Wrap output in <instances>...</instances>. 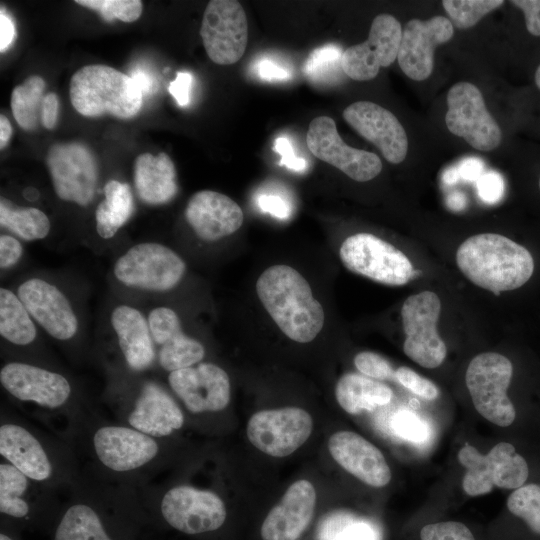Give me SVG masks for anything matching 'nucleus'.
Wrapping results in <instances>:
<instances>
[{"label":"nucleus","mask_w":540,"mask_h":540,"mask_svg":"<svg viewBox=\"0 0 540 540\" xmlns=\"http://www.w3.org/2000/svg\"><path fill=\"white\" fill-rule=\"evenodd\" d=\"M172 440L147 435L97 410L82 424L73 446L83 469L139 489L159 479L171 463Z\"/></svg>","instance_id":"1"},{"label":"nucleus","mask_w":540,"mask_h":540,"mask_svg":"<svg viewBox=\"0 0 540 540\" xmlns=\"http://www.w3.org/2000/svg\"><path fill=\"white\" fill-rule=\"evenodd\" d=\"M150 529L137 489L82 468L50 535L51 540H144Z\"/></svg>","instance_id":"2"},{"label":"nucleus","mask_w":540,"mask_h":540,"mask_svg":"<svg viewBox=\"0 0 540 540\" xmlns=\"http://www.w3.org/2000/svg\"><path fill=\"white\" fill-rule=\"evenodd\" d=\"M0 383L22 414L72 445L82 424L98 410L81 397L65 374L36 363L5 362Z\"/></svg>","instance_id":"3"},{"label":"nucleus","mask_w":540,"mask_h":540,"mask_svg":"<svg viewBox=\"0 0 540 540\" xmlns=\"http://www.w3.org/2000/svg\"><path fill=\"white\" fill-rule=\"evenodd\" d=\"M0 455L28 478L62 494L82 474L70 442L7 406L0 411Z\"/></svg>","instance_id":"4"},{"label":"nucleus","mask_w":540,"mask_h":540,"mask_svg":"<svg viewBox=\"0 0 540 540\" xmlns=\"http://www.w3.org/2000/svg\"><path fill=\"white\" fill-rule=\"evenodd\" d=\"M150 526L163 525L186 535L219 530L227 519V507L211 489L157 479L137 489Z\"/></svg>","instance_id":"5"},{"label":"nucleus","mask_w":540,"mask_h":540,"mask_svg":"<svg viewBox=\"0 0 540 540\" xmlns=\"http://www.w3.org/2000/svg\"><path fill=\"white\" fill-rule=\"evenodd\" d=\"M256 292L267 313L291 340L308 343L322 330L324 309L295 268L282 264L270 266L259 276Z\"/></svg>","instance_id":"6"},{"label":"nucleus","mask_w":540,"mask_h":540,"mask_svg":"<svg viewBox=\"0 0 540 540\" xmlns=\"http://www.w3.org/2000/svg\"><path fill=\"white\" fill-rule=\"evenodd\" d=\"M456 264L473 284L499 295L523 286L534 272V259L510 238L481 233L467 238L456 251Z\"/></svg>","instance_id":"7"},{"label":"nucleus","mask_w":540,"mask_h":540,"mask_svg":"<svg viewBox=\"0 0 540 540\" xmlns=\"http://www.w3.org/2000/svg\"><path fill=\"white\" fill-rule=\"evenodd\" d=\"M106 404L112 419L156 438L173 439L185 425V414L176 397L153 379L114 381Z\"/></svg>","instance_id":"8"},{"label":"nucleus","mask_w":540,"mask_h":540,"mask_svg":"<svg viewBox=\"0 0 540 540\" xmlns=\"http://www.w3.org/2000/svg\"><path fill=\"white\" fill-rule=\"evenodd\" d=\"M69 95L74 109L85 117L110 114L130 119L143 104V93L131 76L101 64L77 70L70 80Z\"/></svg>","instance_id":"9"},{"label":"nucleus","mask_w":540,"mask_h":540,"mask_svg":"<svg viewBox=\"0 0 540 540\" xmlns=\"http://www.w3.org/2000/svg\"><path fill=\"white\" fill-rule=\"evenodd\" d=\"M65 495L33 481L9 462L1 460V520L19 529L50 534Z\"/></svg>","instance_id":"10"},{"label":"nucleus","mask_w":540,"mask_h":540,"mask_svg":"<svg viewBox=\"0 0 540 540\" xmlns=\"http://www.w3.org/2000/svg\"><path fill=\"white\" fill-rule=\"evenodd\" d=\"M185 271V261L174 250L157 242L131 246L113 266L118 282L129 288L152 292L173 289Z\"/></svg>","instance_id":"11"},{"label":"nucleus","mask_w":540,"mask_h":540,"mask_svg":"<svg viewBox=\"0 0 540 540\" xmlns=\"http://www.w3.org/2000/svg\"><path fill=\"white\" fill-rule=\"evenodd\" d=\"M513 375L511 361L495 352H484L469 363L465 382L473 405L485 419L500 427L511 425L516 417L507 389Z\"/></svg>","instance_id":"12"},{"label":"nucleus","mask_w":540,"mask_h":540,"mask_svg":"<svg viewBox=\"0 0 540 540\" xmlns=\"http://www.w3.org/2000/svg\"><path fill=\"white\" fill-rule=\"evenodd\" d=\"M339 256L347 270L388 286H403L420 273L402 251L370 233L347 237Z\"/></svg>","instance_id":"13"},{"label":"nucleus","mask_w":540,"mask_h":540,"mask_svg":"<svg viewBox=\"0 0 540 540\" xmlns=\"http://www.w3.org/2000/svg\"><path fill=\"white\" fill-rule=\"evenodd\" d=\"M458 460L466 468L462 487L470 496L489 493L494 487L517 489L529 475L526 460L507 442L496 444L487 454L466 444L459 450Z\"/></svg>","instance_id":"14"},{"label":"nucleus","mask_w":540,"mask_h":540,"mask_svg":"<svg viewBox=\"0 0 540 540\" xmlns=\"http://www.w3.org/2000/svg\"><path fill=\"white\" fill-rule=\"evenodd\" d=\"M440 313L438 295L428 290L410 295L401 308L405 334L403 351L424 368L439 367L447 354L445 342L437 331Z\"/></svg>","instance_id":"15"},{"label":"nucleus","mask_w":540,"mask_h":540,"mask_svg":"<svg viewBox=\"0 0 540 540\" xmlns=\"http://www.w3.org/2000/svg\"><path fill=\"white\" fill-rule=\"evenodd\" d=\"M46 165L57 196L79 206L94 198L99 169L91 149L80 142L56 143L46 156Z\"/></svg>","instance_id":"16"},{"label":"nucleus","mask_w":540,"mask_h":540,"mask_svg":"<svg viewBox=\"0 0 540 540\" xmlns=\"http://www.w3.org/2000/svg\"><path fill=\"white\" fill-rule=\"evenodd\" d=\"M445 121L448 130L473 148L490 151L502 140L501 129L488 112L480 90L472 83L458 82L447 94Z\"/></svg>","instance_id":"17"},{"label":"nucleus","mask_w":540,"mask_h":540,"mask_svg":"<svg viewBox=\"0 0 540 540\" xmlns=\"http://www.w3.org/2000/svg\"><path fill=\"white\" fill-rule=\"evenodd\" d=\"M200 36L210 60L219 65L236 63L244 55L248 25L242 5L235 0H212L207 4Z\"/></svg>","instance_id":"18"},{"label":"nucleus","mask_w":540,"mask_h":540,"mask_svg":"<svg viewBox=\"0 0 540 540\" xmlns=\"http://www.w3.org/2000/svg\"><path fill=\"white\" fill-rule=\"evenodd\" d=\"M311 415L298 407L262 410L248 421L249 441L261 452L272 457H285L301 447L311 435Z\"/></svg>","instance_id":"19"},{"label":"nucleus","mask_w":540,"mask_h":540,"mask_svg":"<svg viewBox=\"0 0 540 540\" xmlns=\"http://www.w3.org/2000/svg\"><path fill=\"white\" fill-rule=\"evenodd\" d=\"M167 382L173 395L190 414L218 413L230 403V378L217 364L200 362L170 372Z\"/></svg>","instance_id":"20"},{"label":"nucleus","mask_w":540,"mask_h":540,"mask_svg":"<svg viewBox=\"0 0 540 540\" xmlns=\"http://www.w3.org/2000/svg\"><path fill=\"white\" fill-rule=\"evenodd\" d=\"M306 142L316 158L336 167L355 181L372 180L382 170V162L376 154L353 148L343 141L331 117L314 118L309 124Z\"/></svg>","instance_id":"21"},{"label":"nucleus","mask_w":540,"mask_h":540,"mask_svg":"<svg viewBox=\"0 0 540 540\" xmlns=\"http://www.w3.org/2000/svg\"><path fill=\"white\" fill-rule=\"evenodd\" d=\"M401 36L399 21L390 14H379L372 21L367 40L343 52V72L356 81L375 78L381 67H388L397 59Z\"/></svg>","instance_id":"22"},{"label":"nucleus","mask_w":540,"mask_h":540,"mask_svg":"<svg viewBox=\"0 0 540 540\" xmlns=\"http://www.w3.org/2000/svg\"><path fill=\"white\" fill-rule=\"evenodd\" d=\"M17 295L33 320L53 339L66 342L78 332V319L66 295L45 279L23 281Z\"/></svg>","instance_id":"23"},{"label":"nucleus","mask_w":540,"mask_h":540,"mask_svg":"<svg viewBox=\"0 0 540 540\" xmlns=\"http://www.w3.org/2000/svg\"><path fill=\"white\" fill-rule=\"evenodd\" d=\"M453 33L452 22L443 16L408 21L402 30L397 56L403 73L415 81L427 79L433 70L435 48L449 41Z\"/></svg>","instance_id":"24"},{"label":"nucleus","mask_w":540,"mask_h":540,"mask_svg":"<svg viewBox=\"0 0 540 540\" xmlns=\"http://www.w3.org/2000/svg\"><path fill=\"white\" fill-rule=\"evenodd\" d=\"M343 118L360 136L373 143L388 162L399 164L405 159L406 132L386 108L370 101H357L345 108Z\"/></svg>","instance_id":"25"},{"label":"nucleus","mask_w":540,"mask_h":540,"mask_svg":"<svg viewBox=\"0 0 540 540\" xmlns=\"http://www.w3.org/2000/svg\"><path fill=\"white\" fill-rule=\"evenodd\" d=\"M151 336L157 350V363L168 373L200 363L206 354L204 345L188 335L172 308L160 306L148 316Z\"/></svg>","instance_id":"26"},{"label":"nucleus","mask_w":540,"mask_h":540,"mask_svg":"<svg viewBox=\"0 0 540 540\" xmlns=\"http://www.w3.org/2000/svg\"><path fill=\"white\" fill-rule=\"evenodd\" d=\"M185 218L201 240L214 242L235 233L243 224L244 214L229 196L201 190L189 199Z\"/></svg>","instance_id":"27"},{"label":"nucleus","mask_w":540,"mask_h":540,"mask_svg":"<svg viewBox=\"0 0 540 540\" xmlns=\"http://www.w3.org/2000/svg\"><path fill=\"white\" fill-rule=\"evenodd\" d=\"M316 492L305 479L294 482L280 502L267 514L261 526L263 540H298L314 514Z\"/></svg>","instance_id":"28"},{"label":"nucleus","mask_w":540,"mask_h":540,"mask_svg":"<svg viewBox=\"0 0 540 540\" xmlns=\"http://www.w3.org/2000/svg\"><path fill=\"white\" fill-rule=\"evenodd\" d=\"M110 322L128 371L144 373L157 363V350L148 319L137 308L120 304L111 312Z\"/></svg>","instance_id":"29"},{"label":"nucleus","mask_w":540,"mask_h":540,"mask_svg":"<svg viewBox=\"0 0 540 540\" xmlns=\"http://www.w3.org/2000/svg\"><path fill=\"white\" fill-rule=\"evenodd\" d=\"M332 458L347 472L373 487H383L391 479V471L382 452L352 431L334 433L328 441Z\"/></svg>","instance_id":"30"},{"label":"nucleus","mask_w":540,"mask_h":540,"mask_svg":"<svg viewBox=\"0 0 540 540\" xmlns=\"http://www.w3.org/2000/svg\"><path fill=\"white\" fill-rule=\"evenodd\" d=\"M133 181L138 197L146 204L161 205L172 200L177 191L176 170L164 152L143 153L133 165Z\"/></svg>","instance_id":"31"},{"label":"nucleus","mask_w":540,"mask_h":540,"mask_svg":"<svg viewBox=\"0 0 540 540\" xmlns=\"http://www.w3.org/2000/svg\"><path fill=\"white\" fill-rule=\"evenodd\" d=\"M392 396L393 392L386 384L355 373L341 376L335 387L338 404L352 415L384 406Z\"/></svg>","instance_id":"32"},{"label":"nucleus","mask_w":540,"mask_h":540,"mask_svg":"<svg viewBox=\"0 0 540 540\" xmlns=\"http://www.w3.org/2000/svg\"><path fill=\"white\" fill-rule=\"evenodd\" d=\"M104 196L95 212L96 231L101 238L110 239L132 216L133 195L129 184L110 180L104 186Z\"/></svg>","instance_id":"33"},{"label":"nucleus","mask_w":540,"mask_h":540,"mask_svg":"<svg viewBox=\"0 0 540 540\" xmlns=\"http://www.w3.org/2000/svg\"><path fill=\"white\" fill-rule=\"evenodd\" d=\"M35 321L17 293L0 289V335L10 344L26 347L35 342L37 329Z\"/></svg>","instance_id":"34"},{"label":"nucleus","mask_w":540,"mask_h":540,"mask_svg":"<svg viewBox=\"0 0 540 540\" xmlns=\"http://www.w3.org/2000/svg\"><path fill=\"white\" fill-rule=\"evenodd\" d=\"M316 534L318 540H382L381 530L372 520L343 510L326 515Z\"/></svg>","instance_id":"35"},{"label":"nucleus","mask_w":540,"mask_h":540,"mask_svg":"<svg viewBox=\"0 0 540 540\" xmlns=\"http://www.w3.org/2000/svg\"><path fill=\"white\" fill-rule=\"evenodd\" d=\"M0 225L25 241L44 239L50 232L48 216L35 207H19L7 198L0 200Z\"/></svg>","instance_id":"36"},{"label":"nucleus","mask_w":540,"mask_h":540,"mask_svg":"<svg viewBox=\"0 0 540 540\" xmlns=\"http://www.w3.org/2000/svg\"><path fill=\"white\" fill-rule=\"evenodd\" d=\"M45 81L32 75L16 86L11 93V110L17 124L26 131H32L41 122Z\"/></svg>","instance_id":"37"},{"label":"nucleus","mask_w":540,"mask_h":540,"mask_svg":"<svg viewBox=\"0 0 540 540\" xmlns=\"http://www.w3.org/2000/svg\"><path fill=\"white\" fill-rule=\"evenodd\" d=\"M342 49L335 44L321 46L309 55L304 73L314 83H332L340 77Z\"/></svg>","instance_id":"38"},{"label":"nucleus","mask_w":540,"mask_h":540,"mask_svg":"<svg viewBox=\"0 0 540 540\" xmlns=\"http://www.w3.org/2000/svg\"><path fill=\"white\" fill-rule=\"evenodd\" d=\"M511 514L522 519L529 529L540 535V486L527 484L517 488L507 499Z\"/></svg>","instance_id":"39"},{"label":"nucleus","mask_w":540,"mask_h":540,"mask_svg":"<svg viewBox=\"0 0 540 540\" xmlns=\"http://www.w3.org/2000/svg\"><path fill=\"white\" fill-rule=\"evenodd\" d=\"M502 0H444L442 5L454 24L459 29H467L477 24L480 19L500 7Z\"/></svg>","instance_id":"40"},{"label":"nucleus","mask_w":540,"mask_h":540,"mask_svg":"<svg viewBox=\"0 0 540 540\" xmlns=\"http://www.w3.org/2000/svg\"><path fill=\"white\" fill-rule=\"evenodd\" d=\"M76 4L96 11L106 22L118 19L134 22L142 13V1L139 0H76Z\"/></svg>","instance_id":"41"},{"label":"nucleus","mask_w":540,"mask_h":540,"mask_svg":"<svg viewBox=\"0 0 540 540\" xmlns=\"http://www.w3.org/2000/svg\"><path fill=\"white\" fill-rule=\"evenodd\" d=\"M391 428L400 438L412 443H423L430 437L428 424L410 410H400L392 418Z\"/></svg>","instance_id":"42"},{"label":"nucleus","mask_w":540,"mask_h":540,"mask_svg":"<svg viewBox=\"0 0 540 540\" xmlns=\"http://www.w3.org/2000/svg\"><path fill=\"white\" fill-rule=\"evenodd\" d=\"M356 368L363 375L375 380L395 379V371L383 356L370 351H363L354 357Z\"/></svg>","instance_id":"43"},{"label":"nucleus","mask_w":540,"mask_h":540,"mask_svg":"<svg viewBox=\"0 0 540 540\" xmlns=\"http://www.w3.org/2000/svg\"><path fill=\"white\" fill-rule=\"evenodd\" d=\"M421 540H475L472 532L463 523L443 521L427 524L420 531Z\"/></svg>","instance_id":"44"},{"label":"nucleus","mask_w":540,"mask_h":540,"mask_svg":"<svg viewBox=\"0 0 540 540\" xmlns=\"http://www.w3.org/2000/svg\"><path fill=\"white\" fill-rule=\"evenodd\" d=\"M395 380L402 386L427 400H434L439 396L438 387L429 379L422 377L411 368L402 366L395 371Z\"/></svg>","instance_id":"45"},{"label":"nucleus","mask_w":540,"mask_h":540,"mask_svg":"<svg viewBox=\"0 0 540 540\" xmlns=\"http://www.w3.org/2000/svg\"><path fill=\"white\" fill-rule=\"evenodd\" d=\"M478 194L488 203L497 202L504 193V182L501 175L495 171L483 173L477 182Z\"/></svg>","instance_id":"46"},{"label":"nucleus","mask_w":540,"mask_h":540,"mask_svg":"<svg viewBox=\"0 0 540 540\" xmlns=\"http://www.w3.org/2000/svg\"><path fill=\"white\" fill-rule=\"evenodd\" d=\"M23 255L21 242L12 235L2 234L0 236V267L9 269L16 265Z\"/></svg>","instance_id":"47"},{"label":"nucleus","mask_w":540,"mask_h":540,"mask_svg":"<svg viewBox=\"0 0 540 540\" xmlns=\"http://www.w3.org/2000/svg\"><path fill=\"white\" fill-rule=\"evenodd\" d=\"M254 72L265 81H284L291 77L286 67L269 58H262L255 62Z\"/></svg>","instance_id":"48"},{"label":"nucleus","mask_w":540,"mask_h":540,"mask_svg":"<svg viewBox=\"0 0 540 540\" xmlns=\"http://www.w3.org/2000/svg\"><path fill=\"white\" fill-rule=\"evenodd\" d=\"M273 150L280 154V165L286 166L290 170L301 172L307 167V162L304 158L298 157L290 141L286 137H278L275 140Z\"/></svg>","instance_id":"49"},{"label":"nucleus","mask_w":540,"mask_h":540,"mask_svg":"<svg viewBox=\"0 0 540 540\" xmlns=\"http://www.w3.org/2000/svg\"><path fill=\"white\" fill-rule=\"evenodd\" d=\"M511 3L523 11L527 31L540 36V0H512Z\"/></svg>","instance_id":"50"},{"label":"nucleus","mask_w":540,"mask_h":540,"mask_svg":"<svg viewBox=\"0 0 540 540\" xmlns=\"http://www.w3.org/2000/svg\"><path fill=\"white\" fill-rule=\"evenodd\" d=\"M192 76L187 72H177L176 78L169 85V93L179 106L185 107L190 102Z\"/></svg>","instance_id":"51"},{"label":"nucleus","mask_w":540,"mask_h":540,"mask_svg":"<svg viewBox=\"0 0 540 540\" xmlns=\"http://www.w3.org/2000/svg\"><path fill=\"white\" fill-rule=\"evenodd\" d=\"M259 207L278 218H286L290 213L288 203L278 195L263 194L258 197Z\"/></svg>","instance_id":"52"},{"label":"nucleus","mask_w":540,"mask_h":540,"mask_svg":"<svg viewBox=\"0 0 540 540\" xmlns=\"http://www.w3.org/2000/svg\"><path fill=\"white\" fill-rule=\"evenodd\" d=\"M59 99L57 94L51 92L44 96L41 109V124L46 129H53L58 120Z\"/></svg>","instance_id":"53"},{"label":"nucleus","mask_w":540,"mask_h":540,"mask_svg":"<svg viewBox=\"0 0 540 540\" xmlns=\"http://www.w3.org/2000/svg\"><path fill=\"white\" fill-rule=\"evenodd\" d=\"M457 169L460 177L467 181H474L483 174L484 163L477 157H468L459 163Z\"/></svg>","instance_id":"54"},{"label":"nucleus","mask_w":540,"mask_h":540,"mask_svg":"<svg viewBox=\"0 0 540 540\" xmlns=\"http://www.w3.org/2000/svg\"><path fill=\"white\" fill-rule=\"evenodd\" d=\"M15 37V27L11 18L1 8L0 13V50L3 52L12 43Z\"/></svg>","instance_id":"55"},{"label":"nucleus","mask_w":540,"mask_h":540,"mask_svg":"<svg viewBox=\"0 0 540 540\" xmlns=\"http://www.w3.org/2000/svg\"><path fill=\"white\" fill-rule=\"evenodd\" d=\"M19 531L15 525L1 520L0 540H20Z\"/></svg>","instance_id":"56"},{"label":"nucleus","mask_w":540,"mask_h":540,"mask_svg":"<svg viewBox=\"0 0 540 540\" xmlns=\"http://www.w3.org/2000/svg\"><path fill=\"white\" fill-rule=\"evenodd\" d=\"M12 135V127L6 116H0V148L4 149Z\"/></svg>","instance_id":"57"},{"label":"nucleus","mask_w":540,"mask_h":540,"mask_svg":"<svg viewBox=\"0 0 540 540\" xmlns=\"http://www.w3.org/2000/svg\"><path fill=\"white\" fill-rule=\"evenodd\" d=\"M131 77L137 83L143 94L150 90L152 86L151 80L145 72L141 70H136L133 72V75H131Z\"/></svg>","instance_id":"58"},{"label":"nucleus","mask_w":540,"mask_h":540,"mask_svg":"<svg viewBox=\"0 0 540 540\" xmlns=\"http://www.w3.org/2000/svg\"><path fill=\"white\" fill-rule=\"evenodd\" d=\"M447 205L453 210H461L465 206V198L462 194L454 193L448 197Z\"/></svg>","instance_id":"59"},{"label":"nucleus","mask_w":540,"mask_h":540,"mask_svg":"<svg viewBox=\"0 0 540 540\" xmlns=\"http://www.w3.org/2000/svg\"><path fill=\"white\" fill-rule=\"evenodd\" d=\"M443 181L446 184H454L460 178L457 166H451L443 173Z\"/></svg>","instance_id":"60"},{"label":"nucleus","mask_w":540,"mask_h":540,"mask_svg":"<svg viewBox=\"0 0 540 540\" xmlns=\"http://www.w3.org/2000/svg\"><path fill=\"white\" fill-rule=\"evenodd\" d=\"M535 83L538 89L540 90V65L537 67L535 72Z\"/></svg>","instance_id":"61"},{"label":"nucleus","mask_w":540,"mask_h":540,"mask_svg":"<svg viewBox=\"0 0 540 540\" xmlns=\"http://www.w3.org/2000/svg\"><path fill=\"white\" fill-rule=\"evenodd\" d=\"M150 534L147 535V537L144 540H151L149 537Z\"/></svg>","instance_id":"62"},{"label":"nucleus","mask_w":540,"mask_h":540,"mask_svg":"<svg viewBox=\"0 0 540 540\" xmlns=\"http://www.w3.org/2000/svg\"><path fill=\"white\" fill-rule=\"evenodd\" d=\"M538 186H539V190H540V178H539Z\"/></svg>","instance_id":"63"}]
</instances>
